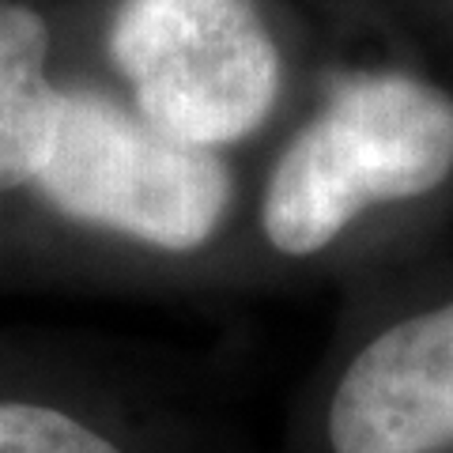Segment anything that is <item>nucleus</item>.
<instances>
[{
  "instance_id": "nucleus-1",
  "label": "nucleus",
  "mask_w": 453,
  "mask_h": 453,
  "mask_svg": "<svg viewBox=\"0 0 453 453\" xmlns=\"http://www.w3.org/2000/svg\"><path fill=\"white\" fill-rule=\"evenodd\" d=\"M453 174V98L408 73H344L273 166L261 231L310 257L374 204L416 201Z\"/></svg>"
},
{
  "instance_id": "nucleus-2",
  "label": "nucleus",
  "mask_w": 453,
  "mask_h": 453,
  "mask_svg": "<svg viewBox=\"0 0 453 453\" xmlns=\"http://www.w3.org/2000/svg\"><path fill=\"white\" fill-rule=\"evenodd\" d=\"M31 186L57 216L166 253L211 242L234 193L211 148L170 140L88 88L57 98L50 151Z\"/></svg>"
},
{
  "instance_id": "nucleus-3",
  "label": "nucleus",
  "mask_w": 453,
  "mask_h": 453,
  "mask_svg": "<svg viewBox=\"0 0 453 453\" xmlns=\"http://www.w3.org/2000/svg\"><path fill=\"white\" fill-rule=\"evenodd\" d=\"M106 50L136 113L181 144H238L276 110L283 65L257 0H118Z\"/></svg>"
},
{
  "instance_id": "nucleus-4",
  "label": "nucleus",
  "mask_w": 453,
  "mask_h": 453,
  "mask_svg": "<svg viewBox=\"0 0 453 453\" xmlns=\"http://www.w3.org/2000/svg\"><path fill=\"white\" fill-rule=\"evenodd\" d=\"M333 453L453 449V303L378 333L329 404Z\"/></svg>"
},
{
  "instance_id": "nucleus-5",
  "label": "nucleus",
  "mask_w": 453,
  "mask_h": 453,
  "mask_svg": "<svg viewBox=\"0 0 453 453\" xmlns=\"http://www.w3.org/2000/svg\"><path fill=\"white\" fill-rule=\"evenodd\" d=\"M50 27L35 8L0 4V193L31 186L50 151L57 98L46 76Z\"/></svg>"
},
{
  "instance_id": "nucleus-6",
  "label": "nucleus",
  "mask_w": 453,
  "mask_h": 453,
  "mask_svg": "<svg viewBox=\"0 0 453 453\" xmlns=\"http://www.w3.org/2000/svg\"><path fill=\"white\" fill-rule=\"evenodd\" d=\"M0 453H121L76 416L50 404L0 401Z\"/></svg>"
}]
</instances>
